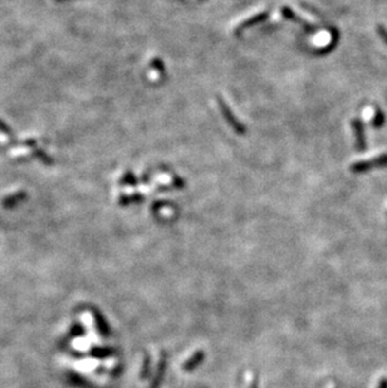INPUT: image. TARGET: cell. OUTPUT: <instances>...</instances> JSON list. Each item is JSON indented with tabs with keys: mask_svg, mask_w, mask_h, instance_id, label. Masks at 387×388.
I'll use <instances>...</instances> for the list:
<instances>
[{
	"mask_svg": "<svg viewBox=\"0 0 387 388\" xmlns=\"http://www.w3.org/2000/svg\"><path fill=\"white\" fill-rule=\"evenodd\" d=\"M151 66H152L155 70L159 71L160 73H165V64H164V62H162L160 58H152V60H151Z\"/></svg>",
	"mask_w": 387,
	"mask_h": 388,
	"instance_id": "7",
	"label": "cell"
},
{
	"mask_svg": "<svg viewBox=\"0 0 387 388\" xmlns=\"http://www.w3.org/2000/svg\"><path fill=\"white\" fill-rule=\"evenodd\" d=\"M218 105H219L221 115L224 116V118H225V121L228 122L229 126L234 129L238 135H244V133L246 132V127L238 121V118L235 117V115L231 112V109L229 108V106L226 105V102L222 100L221 97H218Z\"/></svg>",
	"mask_w": 387,
	"mask_h": 388,
	"instance_id": "1",
	"label": "cell"
},
{
	"mask_svg": "<svg viewBox=\"0 0 387 388\" xmlns=\"http://www.w3.org/2000/svg\"><path fill=\"white\" fill-rule=\"evenodd\" d=\"M373 122V126L376 127H380L382 124V122H384V116H382V113L380 111H375V113H373V117L371 118Z\"/></svg>",
	"mask_w": 387,
	"mask_h": 388,
	"instance_id": "9",
	"label": "cell"
},
{
	"mask_svg": "<svg viewBox=\"0 0 387 388\" xmlns=\"http://www.w3.org/2000/svg\"><path fill=\"white\" fill-rule=\"evenodd\" d=\"M352 127H353V132L356 135V146H357V150L363 151V148L366 147V142H365L363 126L361 123V121L357 120V118L352 121Z\"/></svg>",
	"mask_w": 387,
	"mask_h": 388,
	"instance_id": "5",
	"label": "cell"
},
{
	"mask_svg": "<svg viewBox=\"0 0 387 388\" xmlns=\"http://www.w3.org/2000/svg\"><path fill=\"white\" fill-rule=\"evenodd\" d=\"M377 32H378V34H380V36L382 38V40H384V42L387 44V30H386V28H384V27H381V25H380V27H378V29H377Z\"/></svg>",
	"mask_w": 387,
	"mask_h": 388,
	"instance_id": "13",
	"label": "cell"
},
{
	"mask_svg": "<svg viewBox=\"0 0 387 388\" xmlns=\"http://www.w3.org/2000/svg\"><path fill=\"white\" fill-rule=\"evenodd\" d=\"M280 13H282L283 17L288 19V20L295 21V23H298V24L302 25V27H303L304 29L307 30V32H313L312 25L309 24L308 21H306L304 19L300 18V17H298V15L295 14V13L292 12V10L288 8V6H283L282 9H280Z\"/></svg>",
	"mask_w": 387,
	"mask_h": 388,
	"instance_id": "4",
	"label": "cell"
},
{
	"mask_svg": "<svg viewBox=\"0 0 387 388\" xmlns=\"http://www.w3.org/2000/svg\"><path fill=\"white\" fill-rule=\"evenodd\" d=\"M25 196V194L24 193H18V194H15L14 196H9V197H6L5 199V201H4V204L5 205H10V204H13V202H15L17 201V200L18 199H21V197H24Z\"/></svg>",
	"mask_w": 387,
	"mask_h": 388,
	"instance_id": "11",
	"label": "cell"
},
{
	"mask_svg": "<svg viewBox=\"0 0 387 388\" xmlns=\"http://www.w3.org/2000/svg\"><path fill=\"white\" fill-rule=\"evenodd\" d=\"M121 182H123V184H129V185H136L137 184V181H136V177L133 176L131 172H127L125 176L122 177V180H121Z\"/></svg>",
	"mask_w": 387,
	"mask_h": 388,
	"instance_id": "10",
	"label": "cell"
},
{
	"mask_svg": "<svg viewBox=\"0 0 387 388\" xmlns=\"http://www.w3.org/2000/svg\"><path fill=\"white\" fill-rule=\"evenodd\" d=\"M144 196L142 195H132V196H123L121 197V204H129L131 201H142Z\"/></svg>",
	"mask_w": 387,
	"mask_h": 388,
	"instance_id": "8",
	"label": "cell"
},
{
	"mask_svg": "<svg viewBox=\"0 0 387 388\" xmlns=\"http://www.w3.org/2000/svg\"><path fill=\"white\" fill-rule=\"evenodd\" d=\"M378 388H387V378H382L380 385H378Z\"/></svg>",
	"mask_w": 387,
	"mask_h": 388,
	"instance_id": "14",
	"label": "cell"
},
{
	"mask_svg": "<svg viewBox=\"0 0 387 388\" xmlns=\"http://www.w3.org/2000/svg\"><path fill=\"white\" fill-rule=\"evenodd\" d=\"M0 133H3V135L8 136L9 139H13V133L12 131H10V128L8 126H6L5 123H4L3 121L0 120Z\"/></svg>",
	"mask_w": 387,
	"mask_h": 388,
	"instance_id": "12",
	"label": "cell"
},
{
	"mask_svg": "<svg viewBox=\"0 0 387 388\" xmlns=\"http://www.w3.org/2000/svg\"><path fill=\"white\" fill-rule=\"evenodd\" d=\"M387 165V154L380 155L377 157L369 159V161H361V162L353 163L351 166V170L354 172H362L367 170L372 169V167H378V166H386Z\"/></svg>",
	"mask_w": 387,
	"mask_h": 388,
	"instance_id": "2",
	"label": "cell"
},
{
	"mask_svg": "<svg viewBox=\"0 0 387 388\" xmlns=\"http://www.w3.org/2000/svg\"><path fill=\"white\" fill-rule=\"evenodd\" d=\"M33 148H34L33 155L37 157V159H39L43 163H45V165H52V163H53V159H52L48 155L45 154L44 151L40 150V148H38L37 146Z\"/></svg>",
	"mask_w": 387,
	"mask_h": 388,
	"instance_id": "6",
	"label": "cell"
},
{
	"mask_svg": "<svg viewBox=\"0 0 387 388\" xmlns=\"http://www.w3.org/2000/svg\"><path fill=\"white\" fill-rule=\"evenodd\" d=\"M269 14H270L269 12H263V13H259V14H257V15H253V17H250L249 19H246L245 21L240 23V24L235 28L234 34L235 35H240L244 30H246L248 28L253 27V25L259 24V23H261V21L267 20L268 17H269Z\"/></svg>",
	"mask_w": 387,
	"mask_h": 388,
	"instance_id": "3",
	"label": "cell"
}]
</instances>
